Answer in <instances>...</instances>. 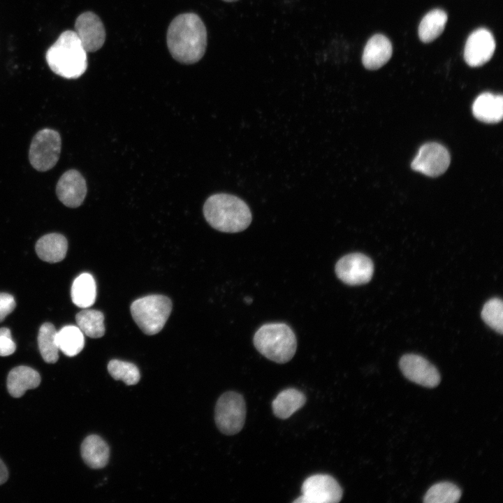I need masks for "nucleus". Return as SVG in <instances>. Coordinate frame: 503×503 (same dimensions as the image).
I'll use <instances>...</instances> for the list:
<instances>
[{
	"label": "nucleus",
	"mask_w": 503,
	"mask_h": 503,
	"mask_svg": "<svg viewBox=\"0 0 503 503\" xmlns=\"http://www.w3.org/2000/svg\"><path fill=\"white\" fill-rule=\"evenodd\" d=\"M41 376L34 369L24 365L13 368L7 377L6 385L10 395L13 398L22 397L27 390L38 387Z\"/></svg>",
	"instance_id": "dca6fc26"
},
{
	"label": "nucleus",
	"mask_w": 503,
	"mask_h": 503,
	"mask_svg": "<svg viewBox=\"0 0 503 503\" xmlns=\"http://www.w3.org/2000/svg\"><path fill=\"white\" fill-rule=\"evenodd\" d=\"M448 20L447 14L442 9L428 12L422 19L418 27V36L423 43H430L443 32Z\"/></svg>",
	"instance_id": "4be33fe9"
},
{
	"label": "nucleus",
	"mask_w": 503,
	"mask_h": 503,
	"mask_svg": "<svg viewBox=\"0 0 503 503\" xmlns=\"http://www.w3.org/2000/svg\"><path fill=\"white\" fill-rule=\"evenodd\" d=\"M302 495L294 503H337L342 498V489L330 475L318 474L307 477L302 484Z\"/></svg>",
	"instance_id": "6e6552de"
},
{
	"label": "nucleus",
	"mask_w": 503,
	"mask_h": 503,
	"mask_svg": "<svg viewBox=\"0 0 503 503\" xmlns=\"http://www.w3.org/2000/svg\"><path fill=\"white\" fill-rule=\"evenodd\" d=\"M80 452L82 460L92 469L103 468L108 462V445L98 435L87 436L81 444Z\"/></svg>",
	"instance_id": "a211bd4d"
},
{
	"label": "nucleus",
	"mask_w": 503,
	"mask_h": 503,
	"mask_svg": "<svg viewBox=\"0 0 503 503\" xmlns=\"http://www.w3.org/2000/svg\"><path fill=\"white\" fill-rule=\"evenodd\" d=\"M45 59L50 68L67 79L80 77L87 68V52L74 31L67 30L48 50Z\"/></svg>",
	"instance_id": "7ed1b4c3"
},
{
	"label": "nucleus",
	"mask_w": 503,
	"mask_h": 503,
	"mask_svg": "<svg viewBox=\"0 0 503 503\" xmlns=\"http://www.w3.org/2000/svg\"><path fill=\"white\" fill-rule=\"evenodd\" d=\"M335 271L337 277L344 284L360 285L370 281L374 272V265L366 255L351 253L338 260Z\"/></svg>",
	"instance_id": "1a4fd4ad"
},
{
	"label": "nucleus",
	"mask_w": 503,
	"mask_h": 503,
	"mask_svg": "<svg viewBox=\"0 0 503 503\" xmlns=\"http://www.w3.org/2000/svg\"><path fill=\"white\" fill-rule=\"evenodd\" d=\"M57 330L51 323H44L39 329L38 344L41 355L47 363H55L59 358Z\"/></svg>",
	"instance_id": "b1692460"
},
{
	"label": "nucleus",
	"mask_w": 503,
	"mask_h": 503,
	"mask_svg": "<svg viewBox=\"0 0 503 503\" xmlns=\"http://www.w3.org/2000/svg\"><path fill=\"white\" fill-rule=\"evenodd\" d=\"M253 342L261 354L277 363L289 362L297 349L294 332L284 323H270L261 326L255 333Z\"/></svg>",
	"instance_id": "20e7f679"
},
{
	"label": "nucleus",
	"mask_w": 503,
	"mask_h": 503,
	"mask_svg": "<svg viewBox=\"0 0 503 503\" xmlns=\"http://www.w3.org/2000/svg\"><path fill=\"white\" fill-rule=\"evenodd\" d=\"M447 149L437 143L423 145L411 164V168L429 177L443 174L450 164Z\"/></svg>",
	"instance_id": "9d476101"
},
{
	"label": "nucleus",
	"mask_w": 503,
	"mask_h": 503,
	"mask_svg": "<svg viewBox=\"0 0 503 503\" xmlns=\"http://www.w3.org/2000/svg\"><path fill=\"white\" fill-rule=\"evenodd\" d=\"M167 46L172 57L184 64L198 61L207 47V31L199 16L183 13L170 22L166 36Z\"/></svg>",
	"instance_id": "f257e3e1"
},
{
	"label": "nucleus",
	"mask_w": 503,
	"mask_h": 503,
	"mask_svg": "<svg viewBox=\"0 0 503 503\" xmlns=\"http://www.w3.org/2000/svg\"><path fill=\"white\" fill-rule=\"evenodd\" d=\"M495 41L493 34L483 28L473 31L467 38L464 48L465 62L472 67L481 66L493 57Z\"/></svg>",
	"instance_id": "ddd939ff"
},
{
	"label": "nucleus",
	"mask_w": 503,
	"mask_h": 503,
	"mask_svg": "<svg viewBox=\"0 0 503 503\" xmlns=\"http://www.w3.org/2000/svg\"><path fill=\"white\" fill-rule=\"evenodd\" d=\"M246 404L243 396L235 391H227L217 400L214 409L215 423L226 435L240 432L246 418Z\"/></svg>",
	"instance_id": "423d86ee"
},
{
	"label": "nucleus",
	"mask_w": 503,
	"mask_h": 503,
	"mask_svg": "<svg viewBox=\"0 0 503 503\" xmlns=\"http://www.w3.org/2000/svg\"><path fill=\"white\" fill-rule=\"evenodd\" d=\"M16 349V344L12 339L10 330L7 328H0V356H8Z\"/></svg>",
	"instance_id": "c85d7f7f"
},
{
	"label": "nucleus",
	"mask_w": 503,
	"mask_h": 503,
	"mask_svg": "<svg viewBox=\"0 0 503 503\" xmlns=\"http://www.w3.org/2000/svg\"><path fill=\"white\" fill-rule=\"evenodd\" d=\"M59 133L50 129L39 131L33 138L29 159L31 166L38 171H47L57 163L61 152Z\"/></svg>",
	"instance_id": "0eeeda50"
},
{
	"label": "nucleus",
	"mask_w": 503,
	"mask_h": 503,
	"mask_svg": "<svg viewBox=\"0 0 503 503\" xmlns=\"http://www.w3.org/2000/svg\"><path fill=\"white\" fill-rule=\"evenodd\" d=\"M400 368L409 381L427 388H435L440 382L437 369L421 356L408 353L399 361Z\"/></svg>",
	"instance_id": "9b49d317"
},
{
	"label": "nucleus",
	"mask_w": 503,
	"mask_h": 503,
	"mask_svg": "<svg viewBox=\"0 0 503 503\" xmlns=\"http://www.w3.org/2000/svg\"><path fill=\"white\" fill-rule=\"evenodd\" d=\"M56 194L64 205L68 207H79L87 194L85 178L76 170L65 172L57 182Z\"/></svg>",
	"instance_id": "4468645a"
},
{
	"label": "nucleus",
	"mask_w": 503,
	"mask_h": 503,
	"mask_svg": "<svg viewBox=\"0 0 503 503\" xmlns=\"http://www.w3.org/2000/svg\"><path fill=\"white\" fill-rule=\"evenodd\" d=\"M68 242L66 238L59 233H49L41 237L36 244V252L44 261L57 263L62 261L66 254Z\"/></svg>",
	"instance_id": "6ab92c4d"
},
{
	"label": "nucleus",
	"mask_w": 503,
	"mask_h": 503,
	"mask_svg": "<svg viewBox=\"0 0 503 503\" xmlns=\"http://www.w3.org/2000/svg\"><path fill=\"white\" fill-rule=\"evenodd\" d=\"M16 305L13 296L6 293H0V322L11 313Z\"/></svg>",
	"instance_id": "c756f323"
},
{
	"label": "nucleus",
	"mask_w": 503,
	"mask_h": 503,
	"mask_svg": "<svg viewBox=\"0 0 503 503\" xmlns=\"http://www.w3.org/2000/svg\"><path fill=\"white\" fill-rule=\"evenodd\" d=\"M203 214L212 228L225 233L242 231L252 221L248 205L240 198L228 194L210 196L203 205Z\"/></svg>",
	"instance_id": "f03ea898"
},
{
	"label": "nucleus",
	"mask_w": 503,
	"mask_h": 503,
	"mask_svg": "<svg viewBox=\"0 0 503 503\" xmlns=\"http://www.w3.org/2000/svg\"><path fill=\"white\" fill-rule=\"evenodd\" d=\"M461 497L460 489L451 482H439L432 486L423 497L425 503H455Z\"/></svg>",
	"instance_id": "a878e982"
},
{
	"label": "nucleus",
	"mask_w": 503,
	"mask_h": 503,
	"mask_svg": "<svg viewBox=\"0 0 503 503\" xmlns=\"http://www.w3.org/2000/svg\"><path fill=\"white\" fill-rule=\"evenodd\" d=\"M474 116L485 123H497L503 116V98L502 95H495L485 92L480 94L472 105Z\"/></svg>",
	"instance_id": "f3484780"
},
{
	"label": "nucleus",
	"mask_w": 503,
	"mask_h": 503,
	"mask_svg": "<svg viewBox=\"0 0 503 503\" xmlns=\"http://www.w3.org/2000/svg\"><path fill=\"white\" fill-rule=\"evenodd\" d=\"M59 350L67 356L78 355L84 348V333L75 326H66L57 332Z\"/></svg>",
	"instance_id": "5701e85b"
},
{
	"label": "nucleus",
	"mask_w": 503,
	"mask_h": 503,
	"mask_svg": "<svg viewBox=\"0 0 503 503\" xmlns=\"http://www.w3.org/2000/svg\"><path fill=\"white\" fill-rule=\"evenodd\" d=\"M393 48L391 41L382 34L372 36L367 42L362 56L365 68L377 70L391 59Z\"/></svg>",
	"instance_id": "2eb2a0df"
},
{
	"label": "nucleus",
	"mask_w": 503,
	"mask_h": 503,
	"mask_svg": "<svg viewBox=\"0 0 503 503\" xmlns=\"http://www.w3.org/2000/svg\"><path fill=\"white\" fill-rule=\"evenodd\" d=\"M223 1H227V2H234V1H237L238 0H223Z\"/></svg>",
	"instance_id": "2f4dec72"
},
{
	"label": "nucleus",
	"mask_w": 503,
	"mask_h": 503,
	"mask_svg": "<svg viewBox=\"0 0 503 503\" xmlns=\"http://www.w3.org/2000/svg\"><path fill=\"white\" fill-rule=\"evenodd\" d=\"M8 477V472L5 464L0 459V485L4 483Z\"/></svg>",
	"instance_id": "7c9ffc66"
},
{
	"label": "nucleus",
	"mask_w": 503,
	"mask_h": 503,
	"mask_svg": "<svg viewBox=\"0 0 503 503\" xmlns=\"http://www.w3.org/2000/svg\"><path fill=\"white\" fill-rule=\"evenodd\" d=\"M78 327L88 337H101L105 333L104 315L96 309H83L75 316Z\"/></svg>",
	"instance_id": "393cba45"
},
{
	"label": "nucleus",
	"mask_w": 503,
	"mask_h": 503,
	"mask_svg": "<svg viewBox=\"0 0 503 503\" xmlns=\"http://www.w3.org/2000/svg\"><path fill=\"white\" fill-rule=\"evenodd\" d=\"M481 317L484 322L497 333H503V302L497 298L487 301L483 307Z\"/></svg>",
	"instance_id": "cd10ccee"
},
{
	"label": "nucleus",
	"mask_w": 503,
	"mask_h": 503,
	"mask_svg": "<svg viewBox=\"0 0 503 503\" xmlns=\"http://www.w3.org/2000/svg\"><path fill=\"white\" fill-rule=\"evenodd\" d=\"M74 31L87 52H96L104 44V25L99 17L93 12L82 13L77 17Z\"/></svg>",
	"instance_id": "f8f14e48"
},
{
	"label": "nucleus",
	"mask_w": 503,
	"mask_h": 503,
	"mask_svg": "<svg viewBox=\"0 0 503 503\" xmlns=\"http://www.w3.org/2000/svg\"><path fill=\"white\" fill-rule=\"evenodd\" d=\"M307 398L300 391L289 388L282 391L272 402L274 415L281 419H286L301 409Z\"/></svg>",
	"instance_id": "aec40b11"
},
{
	"label": "nucleus",
	"mask_w": 503,
	"mask_h": 503,
	"mask_svg": "<svg viewBox=\"0 0 503 503\" xmlns=\"http://www.w3.org/2000/svg\"><path fill=\"white\" fill-rule=\"evenodd\" d=\"M108 371L113 379L121 380L126 385L136 384L140 379L138 368L129 362L111 360L108 364Z\"/></svg>",
	"instance_id": "bb28decb"
},
{
	"label": "nucleus",
	"mask_w": 503,
	"mask_h": 503,
	"mask_svg": "<svg viewBox=\"0 0 503 503\" xmlns=\"http://www.w3.org/2000/svg\"><path fill=\"white\" fill-rule=\"evenodd\" d=\"M130 310L141 330L152 335L163 328L172 310V302L165 296L150 295L133 301Z\"/></svg>",
	"instance_id": "39448f33"
},
{
	"label": "nucleus",
	"mask_w": 503,
	"mask_h": 503,
	"mask_svg": "<svg viewBox=\"0 0 503 503\" xmlns=\"http://www.w3.org/2000/svg\"><path fill=\"white\" fill-rule=\"evenodd\" d=\"M73 302L81 308L91 307L95 302L96 286L93 276L89 273H82L73 281L71 286Z\"/></svg>",
	"instance_id": "412c9836"
}]
</instances>
